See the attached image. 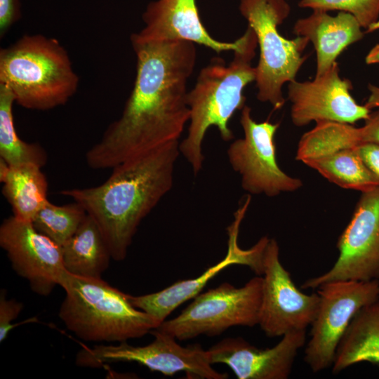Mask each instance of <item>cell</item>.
I'll use <instances>...</instances> for the list:
<instances>
[{
  "label": "cell",
  "instance_id": "1",
  "mask_svg": "<svg viewBox=\"0 0 379 379\" xmlns=\"http://www.w3.org/2000/svg\"><path fill=\"white\" fill-rule=\"evenodd\" d=\"M131 41L136 75L120 117L86 154L96 170L179 140L190 119L187 84L196 65L195 44L186 40Z\"/></svg>",
  "mask_w": 379,
  "mask_h": 379
},
{
  "label": "cell",
  "instance_id": "2",
  "mask_svg": "<svg viewBox=\"0 0 379 379\" xmlns=\"http://www.w3.org/2000/svg\"><path fill=\"white\" fill-rule=\"evenodd\" d=\"M180 141L131 158L112 168L102 184L62 190L81 204L100 228L112 258L121 261L142 220L171 190Z\"/></svg>",
  "mask_w": 379,
  "mask_h": 379
},
{
  "label": "cell",
  "instance_id": "3",
  "mask_svg": "<svg viewBox=\"0 0 379 379\" xmlns=\"http://www.w3.org/2000/svg\"><path fill=\"white\" fill-rule=\"evenodd\" d=\"M257 46L256 35L248 26L232 61L226 65L220 58L212 60L201 69L194 88L187 93L189 126L186 137L180 142V151L194 175L202 168V144L210 127H216L224 141L234 138L229 122L236 111L246 105L244 90L255 80L252 61Z\"/></svg>",
  "mask_w": 379,
  "mask_h": 379
},
{
  "label": "cell",
  "instance_id": "4",
  "mask_svg": "<svg viewBox=\"0 0 379 379\" xmlns=\"http://www.w3.org/2000/svg\"><path fill=\"white\" fill-rule=\"evenodd\" d=\"M79 82L67 51L55 38L25 34L0 50V84L24 108L45 111L64 105Z\"/></svg>",
  "mask_w": 379,
  "mask_h": 379
},
{
  "label": "cell",
  "instance_id": "5",
  "mask_svg": "<svg viewBox=\"0 0 379 379\" xmlns=\"http://www.w3.org/2000/svg\"><path fill=\"white\" fill-rule=\"evenodd\" d=\"M65 292L58 317L67 328L84 341L123 343L140 338L159 326L133 305L129 295L101 277L67 272L60 286Z\"/></svg>",
  "mask_w": 379,
  "mask_h": 379
},
{
  "label": "cell",
  "instance_id": "6",
  "mask_svg": "<svg viewBox=\"0 0 379 379\" xmlns=\"http://www.w3.org/2000/svg\"><path fill=\"white\" fill-rule=\"evenodd\" d=\"M239 11L254 31L260 50L255 67L257 98L279 109L286 102L283 86L295 80L309 41L302 36L288 39L280 34L278 27L291 11L285 0H240Z\"/></svg>",
  "mask_w": 379,
  "mask_h": 379
},
{
  "label": "cell",
  "instance_id": "7",
  "mask_svg": "<svg viewBox=\"0 0 379 379\" xmlns=\"http://www.w3.org/2000/svg\"><path fill=\"white\" fill-rule=\"evenodd\" d=\"M262 286L259 275L239 288L225 282L198 294L179 315L156 328L186 340L219 335L233 326L253 327L258 324Z\"/></svg>",
  "mask_w": 379,
  "mask_h": 379
},
{
  "label": "cell",
  "instance_id": "8",
  "mask_svg": "<svg viewBox=\"0 0 379 379\" xmlns=\"http://www.w3.org/2000/svg\"><path fill=\"white\" fill-rule=\"evenodd\" d=\"M154 337L148 345L133 346L127 342L117 345H99L83 347L76 357V364L81 367L99 368L119 361L136 362L152 371L171 376L185 372L189 378L226 379V373L212 367L207 350L200 344L186 347L176 338L157 328L150 332Z\"/></svg>",
  "mask_w": 379,
  "mask_h": 379
},
{
  "label": "cell",
  "instance_id": "9",
  "mask_svg": "<svg viewBox=\"0 0 379 379\" xmlns=\"http://www.w3.org/2000/svg\"><path fill=\"white\" fill-rule=\"evenodd\" d=\"M317 289L320 302L304 355L314 373L332 366L336 348L353 317L379 299V279L331 281Z\"/></svg>",
  "mask_w": 379,
  "mask_h": 379
},
{
  "label": "cell",
  "instance_id": "10",
  "mask_svg": "<svg viewBox=\"0 0 379 379\" xmlns=\"http://www.w3.org/2000/svg\"><path fill=\"white\" fill-rule=\"evenodd\" d=\"M240 124L244 137L234 140L227 153L244 190L272 197L299 190L302 180L286 174L277 164L274 136L279 124L255 121L247 105L241 109Z\"/></svg>",
  "mask_w": 379,
  "mask_h": 379
},
{
  "label": "cell",
  "instance_id": "11",
  "mask_svg": "<svg viewBox=\"0 0 379 379\" xmlns=\"http://www.w3.org/2000/svg\"><path fill=\"white\" fill-rule=\"evenodd\" d=\"M336 246L339 255L333 267L306 280L302 288L317 289L335 281L379 279V187L361 193Z\"/></svg>",
  "mask_w": 379,
  "mask_h": 379
},
{
  "label": "cell",
  "instance_id": "12",
  "mask_svg": "<svg viewBox=\"0 0 379 379\" xmlns=\"http://www.w3.org/2000/svg\"><path fill=\"white\" fill-rule=\"evenodd\" d=\"M262 297L258 324L269 338L306 330L317 314L318 293L306 294L294 284L279 259L277 241L270 238L263 257Z\"/></svg>",
  "mask_w": 379,
  "mask_h": 379
},
{
  "label": "cell",
  "instance_id": "13",
  "mask_svg": "<svg viewBox=\"0 0 379 379\" xmlns=\"http://www.w3.org/2000/svg\"><path fill=\"white\" fill-rule=\"evenodd\" d=\"M0 246L15 273L39 295H50L67 272L61 246L37 231L32 222L13 215L4 219L0 226Z\"/></svg>",
  "mask_w": 379,
  "mask_h": 379
},
{
  "label": "cell",
  "instance_id": "14",
  "mask_svg": "<svg viewBox=\"0 0 379 379\" xmlns=\"http://www.w3.org/2000/svg\"><path fill=\"white\" fill-rule=\"evenodd\" d=\"M335 62L312 81H292L288 85L291 118L298 127L312 121H329L353 124L368 118L371 109L359 105L350 94V80L340 76Z\"/></svg>",
  "mask_w": 379,
  "mask_h": 379
},
{
  "label": "cell",
  "instance_id": "15",
  "mask_svg": "<svg viewBox=\"0 0 379 379\" xmlns=\"http://www.w3.org/2000/svg\"><path fill=\"white\" fill-rule=\"evenodd\" d=\"M246 211L244 207H240L228 228V248L222 260L194 279L178 281L154 293L138 296L129 295L133 305L151 315L160 325L178 307L199 294L208 282L227 267L246 265L257 275L262 276L264 253L270 238L261 237L248 249L239 247L237 242L239 226Z\"/></svg>",
  "mask_w": 379,
  "mask_h": 379
},
{
  "label": "cell",
  "instance_id": "16",
  "mask_svg": "<svg viewBox=\"0 0 379 379\" xmlns=\"http://www.w3.org/2000/svg\"><path fill=\"white\" fill-rule=\"evenodd\" d=\"M305 341L306 330L288 332L268 348L257 347L241 337H230L207 351L212 365H227L238 379H286Z\"/></svg>",
  "mask_w": 379,
  "mask_h": 379
},
{
  "label": "cell",
  "instance_id": "17",
  "mask_svg": "<svg viewBox=\"0 0 379 379\" xmlns=\"http://www.w3.org/2000/svg\"><path fill=\"white\" fill-rule=\"evenodd\" d=\"M144 27L131 40H186L204 46L218 53L234 51L240 38L232 42L220 41L211 36L204 26L196 0H157L149 3L142 15Z\"/></svg>",
  "mask_w": 379,
  "mask_h": 379
},
{
  "label": "cell",
  "instance_id": "18",
  "mask_svg": "<svg viewBox=\"0 0 379 379\" xmlns=\"http://www.w3.org/2000/svg\"><path fill=\"white\" fill-rule=\"evenodd\" d=\"M361 29L350 13L340 11L333 16L326 11L314 10L309 16L295 22L293 32L313 44L317 55L315 76H319L337 62L345 48L364 37Z\"/></svg>",
  "mask_w": 379,
  "mask_h": 379
},
{
  "label": "cell",
  "instance_id": "19",
  "mask_svg": "<svg viewBox=\"0 0 379 379\" xmlns=\"http://www.w3.org/2000/svg\"><path fill=\"white\" fill-rule=\"evenodd\" d=\"M361 362L379 365V299L353 317L336 348L332 372Z\"/></svg>",
  "mask_w": 379,
  "mask_h": 379
},
{
  "label": "cell",
  "instance_id": "20",
  "mask_svg": "<svg viewBox=\"0 0 379 379\" xmlns=\"http://www.w3.org/2000/svg\"><path fill=\"white\" fill-rule=\"evenodd\" d=\"M0 181L13 216L32 222L48 201V184L41 168L33 164L11 166L0 159Z\"/></svg>",
  "mask_w": 379,
  "mask_h": 379
},
{
  "label": "cell",
  "instance_id": "21",
  "mask_svg": "<svg viewBox=\"0 0 379 379\" xmlns=\"http://www.w3.org/2000/svg\"><path fill=\"white\" fill-rule=\"evenodd\" d=\"M61 249L65 270L79 277H101L112 259L100 228L88 214Z\"/></svg>",
  "mask_w": 379,
  "mask_h": 379
},
{
  "label": "cell",
  "instance_id": "22",
  "mask_svg": "<svg viewBox=\"0 0 379 379\" xmlns=\"http://www.w3.org/2000/svg\"><path fill=\"white\" fill-rule=\"evenodd\" d=\"M328 181L345 189L365 192L379 187V181L355 148L344 149L302 161Z\"/></svg>",
  "mask_w": 379,
  "mask_h": 379
},
{
  "label": "cell",
  "instance_id": "23",
  "mask_svg": "<svg viewBox=\"0 0 379 379\" xmlns=\"http://www.w3.org/2000/svg\"><path fill=\"white\" fill-rule=\"evenodd\" d=\"M15 98L11 91L0 84V159L8 165L33 164L42 168L48 156L41 145L23 141L18 135L13 120Z\"/></svg>",
  "mask_w": 379,
  "mask_h": 379
},
{
  "label": "cell",
  "instance_id": "24",
  "mask_svg": "<svg viewBox=\"0 0 379 379\" xmlns=\"http://www.w3.org/2000/svg\"><path fill=\"white\" fill-rule=\"evenodd\" d=\"M86 216V210L76 201L58 206L48 200L32 222L37 231L61 246L77 232Z\"/></svg>",
  "mask_w": 379,
  "mask_h": 379
},
{
  "label": "cell",
  "instance_id": "25",
  "mask_svg": "<svg viewBox=\"0 0 379 379\" xmlns=\"http://www.w3.org/2000/svg\"><path fill=\"white\" fill-rule=\"evenodd\" d=\"M298 6L312 11L350 13L367 30L379 19V0H300Z\"/></svg>",
  "mask_w": 379,
  "mask_h": 379
},
{
  "label": "cell",
  "instance_id": "26",
  "mask_svg": "<svg viewBox=\"0 0 379 379\" xmlns=\"http://www.w3.org/2000/svg\"><path fill=\"white\" fill-rule=\"evenodd\" d=\"M339 143L343 149L354 148L365 143L379 144V109L371 112L360 128L344 124L340 130Z\"/></svg>",
  "mask_w": 379,
  "mask_h": 379
},
{
  "label": "cell",
  "instance_id": "27",
  "mask_svg": "<svg viewBox=\"0 0 379 379\" xmlns=\"http://www.w3.org/2000/svg\"><path fill=\"white\" fill-rule=\"evenodd\" d=\"M6 291L0 292V342L2 343L14 328L12 321L20 314L23 304L14 299H6Z\"/></svg>",
  "mask_w": 379,
  "mask_h": 379
},
{
  "label": "cell",
  "instance_id": "28",
  "mask_svg": "<svg viewBox=\"0 0 379 379\" xmlns=\"http://www.w3.org/2000/svg\"><path fill=\"white\" fill-rule=\"evenodd\" d=\"M20 0H0V37L20 18Z\"/></svg>",
  "mask_w": 379,
  "mask_h": 379
},
{
  "label": "cell",
  "instance_id": "29",
  "mask_svg": "<svg viewBox=\"0 0 379 379\" xmlns=\"http://www.w3.org/2000/svg\"><path fill=\"white\" fill-rule=\"evenodd\" d=\"M354 148L379 181V144L365 143Z\"/></svg>",
  "mask_w": 379,
  "mask_h": 379
},
{
  "label": "cell",
  "instance_id": "30",
  "mask_svg": "<svg viewBox=\"0 0 379 379\" xmlns=\"http://www.w3.org/2000/svg\"><path fill=\"white\" fill-rule=\"evenodd\" d=\"M368 89L370 93L365 105L369 109L379 107V86L369 84Z\"/></svg>",
  "mask_w": 379,
  "mask_h": 379
},
{
  "label": "cell",
  "instance_id": "31",
  "mask_svg": "<svg viewBox=\"0 0 379 379\" xmlns=\"http://www.w3.org/2000/svg\"><path fill=\"white\" fill-rule=\"evenodd\" d=\"M365 62L367 65L379 63V44L373 46L365 58Z\"/></svg>",
  "mask_w": 379,
  "mask_h": 379
},
{
  "label": "cell",
  "instance_id": "32",
  "mask_svg": "<svg viewBox=\"0 0 379 379\" xmlns=\"http://www.w3.org/2000/svg\"><path fill=\"white\" fill-rule=\"evenodd\" d=\"M378 29H379V20L370 27L369 31L372 32Z\"/></svg>",
  "mask_w": 379,
  "mask_h": 379
}]
</instances>
